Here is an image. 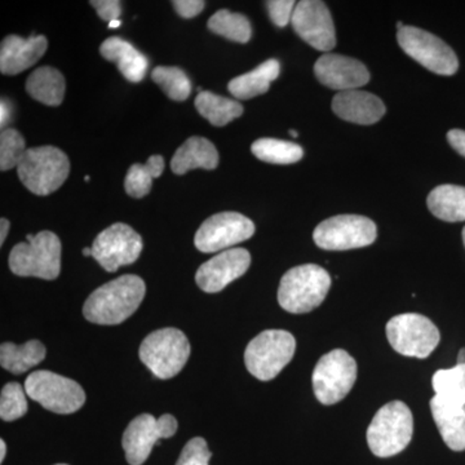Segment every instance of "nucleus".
Returning a JSON list of instances; mask_svg holds the SVG:
<instances>
[{"mask_svg": "<svg viewBox=\"0 0 465 465\" xmlns=\"http://www.w3.org/2000/svg\"><path fill=\"white\" fill-rule=\"evenodd\" d=\"M57 465H67V464H57Z\"/></svg>", "mask_w": 465, "mask_h": 465, "instance_id": "3c124183", "label": "nucleus"}, {"mask_svg": "<svg viewBox=\"0 0 465 465\" xmlns=\"http://www.w3.org/2000/svg\"><path fill=\"white\" fill-rule=\"evenodd\" d=\"M296 351L292 333L284 330H266L247 345L244 363L250 374L262 381H269L289 365Z\"/></svg>", "mask_w": 465, "mask_h": 465, "instance_id": "0eeeda50", "label": "nucleus"}, {"mask_svg": "<svg viewBox=\"0 0 465 465\" xmlns=\"http://www.w3.org/2000/svg\"><path fill=\"white\" fill-rule=\"evenodd\" d=\"M387 338L394 351L405 357L427 358L440 344L436 324L421 314L406 313L391 318Z\"/></svg>", "mask_w": 465, "mask_h": 465, "instance_id": "9d476101", "label": "nucleus"}, {"mask_svg": "<svg viewBox=\"0 0 465 465\" xmlns=\"http://www.w3.org/2000/svg\"><path fill=\"white\" fill-rule=\"evenodd\" d=\"M332 110L339 118L356 124H374L384 116V103L370 92H339L332 100Z\"/></svg>", "mask_w": 465, "mask_h": 465, "instance_id": "aec40b11", "label": "nucleus"}, {"mask_svg": "<svg viewBox=\"0 0 465 465\" xmlns=\"http://www.w3.org/2000/svg\"><path fill=\"white\" fill-rule=\"evenodd\" d=\"M9 269L18 277L56 280L61 272V242L54 232L43 231L33 241L23 242L12 249Z\"/></svg>", "mask_w": 465, "mask_h": 465, "instance_id": "20e7f679", "label": "nucleus"}, {"mask_svg": "<svg viewBox=\"0 0 465 465\" xmlns=\"http://www.w3.org/2000/svg\"><path fill=\"white\" fill-rule=\"evenodd\" d=\"M290 134H291V136L295 137V139H296V137L299 136V134L296 133V131H293V130H290Z\"/></svg>", "mask_w": 465, "mask_h": 465, "instance_id": "de8ad7c7", "label": "nucleus"}, {"mask_svg": "<svg viewBox=\"0 0 465 465\" xmlns=\"http://www.w3.org/2000/svg\"><path fill=\"white\" fill-rule=\"evenodd\" d=\"M463 241H464V246H465V226H464V229H463Z\"/></svg>", "mask_w": 465, "mask_h": 465, "instance_id": "8fccbe9b", "label": "nucleus"}, {"mask_svg": "<svg viewBox=\"0 0 465 465\" xmlns=\"http://www.w3.org/2000/svg\"><path fill=\"white\" fill-rule=\"evenodd\" d=\"M434 423L439 428L440 437L452 451L465 450V406L455 405L434 396L430 400Z\"/></svg>", "mask_w": 465, "mask_h": 465, "instance_id": "4be33fe9", "label": "nucleus"}, {"mask_svg": "<svg viewBox=\"0 0 465 465\" xmlns=\"http://www.w3.org/2000/svg\"><path fill=\"white\" fill-rule=\"evenodd\" d=\"M213 452L208 450L207 442L201 437H195L186 443L176 465H208Z\"/></svg>", "mask_w": 465, "mask_h": 465, "instance_id": "c9c22d12", "label": "nucleus"}, {"mask_svg": "<svg viewBox=\"0 0 465 465\" xmlns=\"http://www.w3.org/2000/svg\"><path fill=\"white\" fill-rule=\"evenodd\" d=\"M434 393L455 405L465 406V365L440 370L433 375Z\"/></svg>", "mask_w": 465, "mask_h": 465, "instance_id": "2f4dec72", "label": "nucleus"}, {"mask_svg": "<svg viewBox=\"0 0 465 465\" xmlns=\"http://www.w3.org/2000/svg\"><path fill=\"white\" fill-rule=\"evenodd\" d=\"M27 412L25 391L18 382H8L0 394V418L5 421H14L23 418Z\"/></svg>", "mask_w": 465, "mask_h": 465, "instance_id": "f704fd0d", "label": "nucleus"}, {"mask_svg": "<svg viewBox=\"0 0 465 465\" xmlns=\"http://www.w3.org/2000/svg\"><path fill=\"white\" fill-rule=\"evenodd\" d=\"M84 180H85V182H87V183H88V182H90V180H91V179H90V176H85V177H84Z\"/></svg>", "mask_w": 465, "mask_h": 465, "instance_id": "09e8293b", "label": "nucleus"}, {"mask_svg": "<svg viewBox=\"0 0 465 465\" xmlns=\"http://www.w3.org/2000/svg\"><path fill=\"white\" fill-rule=\"evenodd\" d=\"M251 255L244 249L223 251L198 269L195 281L202 291L216 293L242 277L250 268Z\"/></svg>", "mask_w": 465, "mask_h": 465, "instance_id": "f3484780", "label": "nucleus"}, {"mask_svg": "<svg viewBox=\"0 0 465 465\" xmlns=\"http://www.w3.org/2000/svg\"><path fill=\"white\" fill-rule=\"evenodd\" d=\"M139 356L153 375L166 381L179 374L186 365L191 356V344L185 333L167 327L143 339Z\"/></svg>", "mask_w": 465, "mask_h": 465, "instance_id": "423d86ee", "label": "nucleus"}, {"mask_svg": "<svg viewBox=\"0 0 465 465\" xmlns=\"http://www.w3.org/2000/svg\"><path fill=\"white\" fill-rule=\"evenodd\" d=\"M397 41L403 52L439 75H454L459 69L457 54L439 36L415 26L399 30Z\"/></svg>", "mask_w": 465, "mask_h": 465, "instance_id": "9b49d317", "label": "nucleus"}, {"mask_svg": "<svg viewBox=\"0 0 465 465\" xmlns=\"http://www.w3.org/2000/svg\"><path fill=\"white\" fill-rule=\"evenodd\" d=\"M21 183L36 195L56 192L70 173L69 158L54 146L27 149L17 166Z\"/></svg>", "mask_w": 465, "mask_h": 465, "instance_id": "39448f33", "label": "nucleus"}, {"mask_svg": "<svg viewBox=\"0 0 465 465\" xmlns=\"http://www.w3.org/2000/svg\"><path fill=\"white\" fill-rule=\"evenodd\" d=\"M331 287V278L322 266H295L284 273L278 289V302L284 311L304 314L320 307Z\"/></svg>", "mask_w": 465, "mask_h": 465, "instance_id": "f03ea898", "label": "nucleus"}, {"mask_svg": "<svg viewBox=\"0 0 465 465\" xmlns=\"http://www.w3.org/2000/svg\"><path fill=\"white\" fill-rule=\"evenodd\" d=\"M174 11L183 18L198 16L204 9L206 3L201 0H174L173 2Z\"/></svg>", "mask_w": 465, "mask_h": 465, "instance_id": "58836bf2", "label": "nucleus"}, {"mask_svg": "<svg viewBox=\"0 0 465 465\" xmlns=\"http://www.w3.org/2000/svg\"><path fill=\"white\" fill-rule=\"evenodd\" d=\"M84 255L85 256V258H88V256H92V249H88V247H85V249H84Z\"/></svg>", "mask_w": 465, "mask_h": 465, "instance_id": "49530a36", "label": "nucleus"}, {"mask_svg": "<svg viewBox=\"0 0 465 465\" xmlns=\"http://www.w3.org/2000/svg\"><path fill=\"white\" fill-rule=\"evenodd\" d=\"M45 354L47 349L39 341H30L23 345L3 342L0 347V363L3 369L12 374L20 375L41 363Z\"/></svg>", "mask_w": 465, "mask_h": 465, "instance_id": "bb28decb", "label": "nucleus"}, {"mask_svg": "<svg viewBox=\"0 0 465 465\" xmlns=\"http://www.w3.org/2000/svg\"><path fill=\"white\" fill-rule=\"evenodd\" d=\"M152 78L171 100L185 101L191 96V79L180 67H155L152 72Z\"/></svg>", "mask_w": 465, "mask_h": 465, "instance_id": "473e14b6", "label": "nucleus"}, {"mask_svg": "<svg viewBox=\"0 0 465 465\" xmlns=\"http://www.w3.org/2000/svg\"><path fill=\"white\" fill-rule=\"evenodd\" d=\"M164 171V159L162 155H152L146 164H134L125 176L124 188L133 198H143L149 194L153 180Z\"/></svg>", "mask_w": 465, "mask_h": 465, "instance_id": "c85d7f7f", "label": "nucleus"}, {"mask_svg": "<svg viewBox=\"0 0 465 465\" xmlns=\"http://www.w3.org/2000/svg\"><path fill=\"white\" fill-rule=\"evenodd\" d=\"M9 121H11V108H9L7 101L2 100V104H0V124H2L3 130H5V124Z\"/></svg>", "mask_w": 465, "mask_h": 465, "instance_id": "a19ab883", "label": "nucleus"}, {"mask_svg": "<svg viewBox=\"0 0 465 465\" xmlns=\"http://www.w3.org/2000/svg\"><path fill=\"white\" fill-rule=\"evenodd\" d=\"M177 430V420L170 414L155 419L150 414L134 418L128 425L122 439L125 459L131 465H143L152 454L155 443L161 439H170Z\"/></svg>", "mask_w": 465, "mask_h": 465, "instance_id": "2eb2a0df", "label": "nucleus"}, {"mask_svg": "<svg viewBox=\"0 0 465 465\" xmlns=\"http://www.w3.org/2000/svg\"><path fill=\"white\" fill-rule=\"evenodd\" d=\"M448 140L450 145L452 146L459 154L465 157V131L463 130H451L449 131Z\"/></svg>", "mask_w": 465, "mask_h": 465, "instance_id": "ea45409f", "label": "nucleus"}, {"mask_svg": "<svg viewBox=\"0 0 465 465\" xmlns=\"http://www.w3.org/2000/svg\"><path fill=\"white\" fill-rule=\"evenodd\" d=\"M357 379V363L348 351L324 354L313 371V391L322 405H335L348 396Z\"/></svg>", "mask_w": 465, "mask_h": 465, "instance_id": "1a4fd4ad", "label": "nucleus"}, {"mask_svg": "<svg viewBox=\"0 0 465 465\" xmlns=\"http://www.w3.org/2000/svg\"><path fill=\"white\" fill-rule=\"evenodd\" d=\"M194 104L198 113L216 127L231 124L243 114L244 110L238 101L226 99L210 91H201Z\"/></svg>", "mask_w": 465, "mask_h": 465, "instance_id": "cd10ccee", "label": "nucleus"}, {"mask_svg": "<svg viewBox=\"0 0 465 465\" xmlns=\"http://www.w3.org/2000/svg\"><path fill=\"white\" fill-rule=\"evenodd\" d=\"M253 234L255 224L249 217L238 213H220L208 217L201 225L194 244L201 252H219L250 240Z\"/></svg>", "mask_w": 465, "mask_h": 465, "instance_id": "4468645a", "label": "nucleus"}, {"mask_svg": "<svg viewBox=\"0 0 465 465\" xmlns=\"http://www.w3.org/2000/svg\"><path fill=\"white\" fill-rule=\"evenodd\" d=\"M265 5L274 25L278 27L289 25L293 11H295V2H292V0H271V2H266Z\"/></svg>", "mask_w": 465, "mask_h": 465, "instance_id": "e433bc0d", "label": "nucleus"}, {"mask_svg": "<svg viewBox=\"0 0 465 465\" xmlns=\"http://www.w3.org/2000/svg\"><path fill=\"white\" fill-rule=\"evenodd\" d=\"M9 232V222L7 219L0 220V244L5 243Z\"/></svg>", "mask_w": 465, "mask_h": 465, "instance_id": "79ce46f5", "label": "nucleus"}, {"mask_svg": "<svg viewBox=\"0 0 465 465\" xmlns=\"http://www.w3.org/2000/svg\"><path fill=\"white\" fill-rule=\"evenodd\" d=\"M91 5L96 9L97 15L109 24L119 20L122 14L121 2L118 0H92Z\"/></svg>", "mask_w": 465, "mask_h": 465, "instance_id": "4c0bfd02", "label": "nucleus"}, {"mask_svg": "<svg viewBox=\"0 0 465 465\" xmlns=\"http://www.w3.org/2000/svg\"><path fill=\"white\" fill-rule=\"evenodd\" d=\"M280 72V63L274 58H271L253 69L252 72L232 79L228 84L229 92L235 99H253V97L264 94L269 91L272 82L278 78Z\"/></svg>", "mask_w": 465, "mask_h": 465, "instance_id": "b1692460", "label": "nucleus"}, {"mask_svg": "<svg viewBox=\"0 0 465 465\" xmlns=\"http://www.w3.org/2000/svg\"><path fill=\"white\" fill-rule=\"evenodd\" d=\"M25 391L30 399L56 414H73L85 402L84 388L78 382L45 370L29 375Z\"/></svg>", "mask_w": 465, "mask_h": 465, "instance_id": "6e6552de", "label": "nucleus"}, {"mask_svg": "<svg viewBox=\"0 0 465 465\" xmlns=\"http://www.w3.org/2000/svg\"><path fill=\"white\" fill-rule=\"evenodd\" d=\"M5 454H7V446H5V440H0V463L5 460Z\"/></svg>", "mask_w": 465, "mask_h": 465, "instance_id": "37998d69", "label": "nucleus"}, {"mask_svg": "<svg viewBox=\"0 0 465 465\" xmlns=\"http://www.w3.org/2000/svg\"><path fill=\"white\" fill-rule=\"evenodd\" d=\"M251 150L260 161L273 164L296 163L304 155V150L298 143L278 139L256 140Z\"/></svg>", "mask_w": 465, "mask_h": 465, "instance_id": "7c9ffc66", "label": "nucleus"}, {"mask_svg": "<svg viewBox=\"0 0 465 465\" xmlns=\"http://www.w3.org/2000/svg\"><path fill=\"white\" fill-rule=\"evenodd\" d=\"M219 164V153L210 140L191 137L176 150L171 161V168L176 174H183L195 168L215 170Z\"/></svg>", "mask_w": 465, "mask_h": 465, "instance_id": "5701e85b", "label": "nucleus"}, {"mask_svg": "<svg viewBox=\"0 0 465 465\" xmlns=\"http://www.w3.org/2000/svg\"><path fill=\"white\" fill-rule=\"evenodd\" d=\"M91 249L92 258L106 272L114 273L121 266L134 264L140 258L143 240L130 225L116 223L97 235Z\"/></svg>", "mask_w": 465, "mask_h": 465, "instance_id": "ddd939ff", "label": "nucleus"}, {"mask_svg": "<svg viewBox=\"0 0 465 465\" xmlns=\"http://www.w3.org/2000/svg\"><path fill=\"white\" fill-rule=\"evenodd\" d=\"M145 292V282L139 275H122L88 296L84 307V318L88 322L103 326L124 322L139 309Z\"/></svg>", "mask_w": 465, "mask_h": 465, "instance_id": "f257e3e1", "label": "nucleus"}, {"mask_svg": "<svg viewBox=\"0 0 465 465\" xmlns=\"http://www.w3.org/2000/svg\"><path fill=\"white\" fill-rule=\"evenodd\" d=\"M293 30L314 50L331 51L336 45L335 25L329 8L320 0H302L291 18Z\"/></svg>", "mask_w": 465, "mask_h": 465, "instance_id": "dca6fc26", "label": "nucleus"}, {"mask_svg": "<svg viewBox=\"0 0 465 465\" xmlns=\"http://www.w3.org/2000/svg\"><path fill=\"white\" fill-rule=\"evenodd\" d=\"M428 208L437 219L446 223L465 222V188L464 186H437L428 195Z\"/></svg>", "mask_w": 465, "mask_h": 465, "instance_id": "a878e982", "label": "nucleus"}, {"mask_svg": "<svg viewBox=\"0 0 465 465\" xmlns=\"http://www.w3.org/2000/svg\"><path fill=\"white\" fill-rule=\"evenodd\" d=\"M314 74L320 84L339 92L357 90L370 82L365 64L342 54H326L318 58Z\"/></svg>", "mask_w": 465, "mask_h": 465, "instance_id": "a211bd4d", "label": "nucleus"}, {"mask_svg": "<svg viewBox=\"0 0 465 465\" xmlns=\"http://www.w3.org/2000/svg\"><path fill=\"white\" fill-rule=\"evenodd\" d=\"M65 78L52 66L34 70L26 81V91L34 100L48 106H58L65 96Z\"/></svg>", "mask_w": 465, "mask_h": 465, "instance_id": "393cba45", "label": "nucleus"}, {"mask_svg": "<svg viewBox=\"0 0 465 465\" xmlns=\"http://www.w3.org/2000/svg\"><path fill=\"white\" fill-rule=\"evenodd\" d=\"M412 432L414 419L411 410L406 403L393 401L376 412L367 430V443L376 457H394L411 442Z\"/></svg>", "mask_w": 465, "mask_h": 465, "instance_id": "7ed1b4c3", "label": "nucleus"}, {"mask_svg": "<svg viewBox=\"0 0 465 465\" xmlns=\"http://www.w3.org/2000/svg\"><path fill=\"white\" fill-rule=\"evenodd\" d=\"M100 54L105 60L116 64L119 72L127 81L139 84L145 78L149 67L148 58L124 39L119 36L106 39L101 45Z\"/></svg>", "mask_w": 465, "mask_h": 465, "instance_id": "412c9836", "label": "nucleus"}, {"mask_svg": "<svg viewBox=\"0 0 465 465\" xmlns=\"http://www.w3.org/2000/svg\"><path fill=\"white\" fill-rule=\"evenodd\" d=\"M48 48L45 35H8L0 47V72L5 75H16L35 65Z\"/></svg>", "mask_w": 465, "mask_h": 465, "instance_id": "6ab92c4d", "label": "nucleus"}, {"mask_svg": "<svg viewBox=\"0 0 465 465\" xmlns=\"http://www.w3.org/2000/svg\"><path fill=\"white\" fill-rule=\"evenodd\" d=\"M27 152L25 139L14 128H5L0 134V170L9 171L20 164Z\"/></svg>", "mask_w": 465, "mask_h": 465, "instance_id": "72a5a7b5", "label": "nucleus"}, {"mask_svg": "<svg viewBox=\"0 0 465 465\" xmlns=\"http://www.w3.org/2000/svg\"><path fill=\"white\" fill-rule=\"evenodd\" d=\"M122 25L121 20L113 21V23L109 24V27L112 29H115V27H119Z\"/></svg>", "mask_w": 465, "mask_h": 465, "instance_id": "a18cd8bd", "label": "nucleus"}, {"mask_svg": "<svg viewBox=\"0 0 465 465\" xmlns=\"http://www.w3.org/2000/svg\"><path fill=\"white\" fill-rule=\"evenodd\" d=\"M378 228L369 217L338 215L324 220L313 232V240L320 249L345 251L361 249L374 243Z\"/></svg>", "mask_w": 465, "mask_h": 465, "instance_id": "f8f14e48", "label": "nucleus"}, {"mask_svg": "<svg viewBox=\"0 0 465 465\" xmlns=\"http://www.w3.org/2000/svg\"><path fill=\"white\" fill-rule=\"evenodd\" d=\"M208 29L232 42L247 43L252 36L249 18L241 14L220 9L208 20Z\"/></svg>", "mask_w": 465, "mask_h": 465, "instance_id": "c756f323", "label": "nucleus"}, {"mask_svg": "<svg viewBox=\"0 0 465 465\" xmlns=\"http://www.w3.org/2000/svg\"><path fill=\"white\" fill-rule=\"evenodd\" d=\"M457 365H465V348L460 349V351H459Z\"/></svg>", "mask_w": 465, "mask_h": 465, "instance_id": "c03bdc74", "label": "nucleus"}]
</instances>
